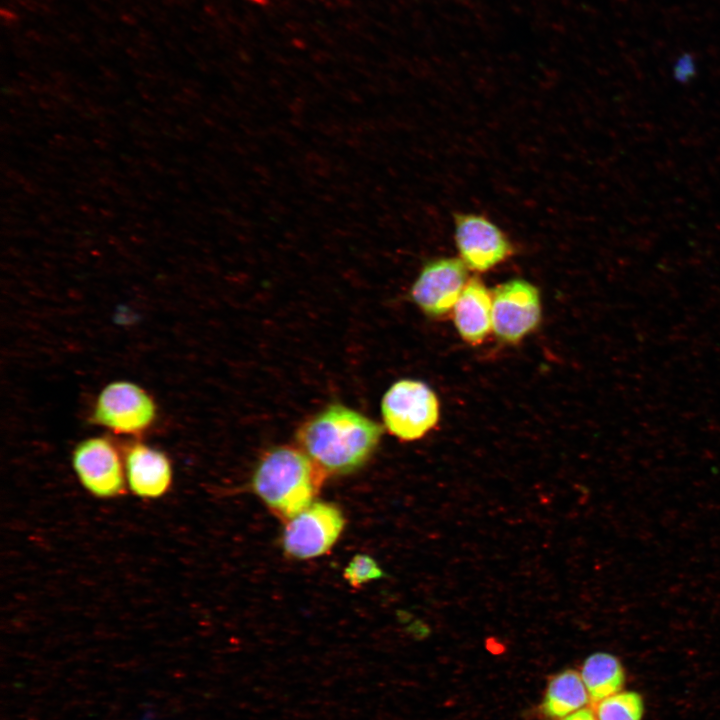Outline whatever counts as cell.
<instances>
[{
  "label": "cell",
  "mask_w": 720,
  "mask_h": 720,
  "mask_svg": "<svg viewBox=\"0 0 720 720\" xmlns=\"http://www.w3.org/2000/svg\"><path fill=\"white\" fill-rule=\"evenodd\" d=\"M383 429L361 412L332 403L297 429L298 447L326 476L346 475L364 466L376 451Z\"/></svg>",
  "instance_id": "6da1fadb"
},
{
  "label": "cell",
  "mask_w": 720,
  "mask_h": 720,
  "mask_svg": "<svg viewBox=\"0 0 720 720\" xmlns=\"http://www.w3.org/2000/svg\"><path fill=\"white\" fill-rule=\"evenodd\" d=\"M453 320L461 338L472 345L492 330V293L478 278L468 280L453 307Z\"/></svg>",
  "instance_id": "8fae6325"
},
{
  "label": "cell",
  "mask_w": 720,
  "mask_h": 720,
  "mask_svg": "<svg viewBox=\"0 0 720 720\" xmlns=\"http://www.w3.org/2000/svg\"><path fill=\"white\" fill-rule=\"evenodd\" d=\"M124 468L128 487L138 497L159 498L172 484L173 470L167 455L144 443L127 447Z\"/></svg>",
  "instance_id": "30bf717a"
},
{
  "label": "cell",
  "mask_w": 720,
  "mask_h": 720,
  "mask_svg": "<svg viewBox=\"0 0 720 720\" xmlns=\"http://www.w3.org/2000/svg\"><path fill=\"white\" fill-rule=\"evenodd\" d=\"M541 321L540 293L524 279H512L492 292V330L499 340L516 344Z\"/></svg>",
  "instance_id": "8992f818"
},
{
  "label": "cell",
  "mask_w": 720,
  "mask_h": 720,
  "mask_svg": "<svg viewBox=\"0 0 720 720\" xmlns=\"http://www.w3.org/2000/svg\"><path fill=\"white\" fill-rule=\"evenodd\" d=\"M692 68H693L692 62H691L688 58H687V59H681V60L679 61L678 65H677L676 72L681 71L682 69H684V70H683L681 73H679L678 75H679V78H680V79H681V78H684V77L686 78L687 76L689 77V75H690V73H691L690 71L692 70Z\"/></svg>",
  "instance_id": "e0dca14e"
},
{
  "label": "cell",
  "mask_w": 720,
  "mask_h": 720,
  "mask_svg": "<svg viewBox=\"0 0 720 720\" xmlns=\"http://www.w3.org/2000/svg\"><path fill=\"white\" fill-rule=\"evenodd\" d=\"M467 282L468 268L460 258H437L424 265L410 295L425 315L438 318L453 309Z\"/></svg>",
  "instance_id": "ba28073f"
},
{
  "label": "cell",
  "mask_w": 720,
  "mask_h": 720,
  "mask_svg": "<svg viewBox=\"0 0 720 720\" xmlns=\"http://www.w3.org/2000/svg\"><path fill=\"white\" fill-rule=\"evenodd\" d=\"M589 703L590 697L580 672L568 668L549 679L540 708L545 717L561 720Z\"/></svg>",
  "instance_id": "7c38bea8"
},
{
  "label": "cell",
  "mask_w": 720,
  "mask_h": 720,
  "mask_svg": "<svg viewBox=\"0 0 720 720\" xmlns=\"http://www.w3.org/2000/svg\"><path fill=\"white\" fill-rule=\"evenodd\" d=\"M383 574L377 562L365 554L354 556L344 569V578L353 587L379 579Z\"/></svg>",
  "instance_id": "9a60e30c"
},
{
  "label": "cell",
  "mask_w": 720,
  "mask_h": 720,
  "mask_svg": "<svg viewBox=\"0 0 720 720\" xmlns=\"http://www.w3.org/2000/svg\"><path fill=\"white\" fill-rule=\"evenodd\" d=\"M326 477L299 447L281 445L259 459L251 487L274 515L287 521L314 502Z\"/></svg>",
  "instance_id": "7a4b0ae2"
},
{
  "label": "cell",
  "mask_w": 720,
  "mask_h": 720,
  "mask_svg": "<svg viewBox=\"0 0 720 720\" xmlns=\"http://www.w3.org/2000/svg\"><path fill=\"white\" fill-rule=\"evenodd\" d=\"M598 720H642L644 701L636 691H619L593 704Z\"/></svg>",
  "instance_id": "5bb4252c"
},
{
  "label": "cell",
  "mask_w": 720,
  "mask_h": 720,
  "mask_svg": "<svg viewBox=\"0 0 720 720\" xmlns=\"http://www.w3.org/2000/svg\"><path fill=\"white\" fill-rule=\"evenodd\" d=\"M141 720H164L159 717L152 709L144 710Z\"/></svg>",
  "instance_id": "ac0fdd59"
},
{
  "label": "cell",
  "mask_w": 720,
  "mask_h": 720,
  "mask_svg": "<svg viewBox=\"0 0 720 720\" xmlns=\"http://www.w3.org/2000/svg\"><path fill=\"white\" fill-rule=\"evenodd\" d=\"M345 526L342 511L334 504L314 501L286 521L281 546L291 558L306 560L328 552Z\"/></svg>",
  "instance_id": "5b68a950"
},
{
  "label": "cell",
  "mask_w": 720,
  "mask_h": 720,
  "mask_svg": "<svg viewBox=\"0 0 720 720\" xmlns=\"http://www.w3.org/2000/svg\"><path fill=\"white\" fill-rule=\"evenodd\" d=\"M72 467L82 486L99 498H113L125 488V468L117 447L105 437L79 442L72 452Z\"/></svg>",
  "instance_id": "52a82bcc"
},
{
  "label": "cell",
  "mask_w": 720,
  "mask_h": 720,
  "mask_svg": "<svg viewBox=\"0 0 720 720\" xmlns=\"http://www.w3.org/2000/svg\"><path fill=\"white\" fill-rule=\"evenodd\" d=\"M561 720H598L593 708L585 707L575 711Z\"/></svg>",
  "instance_id": "2e32d148"
},
{
  "label": "cell",
  "mask_w": 720,
  "mask_h": 720,
  "mask_svg": "<svg viewBox=\"0 0 720 720\" xmlns=\"http://www.w3.org/2000/svg\"><path fill=\"white\" fill-rule=\"evenodd\" d=\"M454 236L460 259L469 270L488 271L512 253L511 244L503 232L481 215L456 214Z\"/></svg>",
  "instance_id": "9c48e42d"
},
{
  "label": "cell",
  "mask_w": 720,
  "mask_h": 720,
  "mask_svg": "<svg viewBox=\"0 0 720 720\" xmlns=\"http://www.w3.org/2000/svg\"><path fill=\"white\" fill-rule=\"evenodd\" d=\"M157 416L153 397L136 383L113 381L99 392L92 420L113 433L138 436L151 428Z\"/></svg>",
  "instance_id": "277c9868"
},
{
  "label": "cell",
  "mask_w": 720,
  "mask_h": 720,
  "mask_svg": "<svg viewBox=\"0 0 720 720\" xmlns=\"http://www.w3.org/2000/svg\"><path fill=\"white\" fill-rule=\"evenodd\" d=\"M381 414L390 434L403 441H414L421 439L437 424L439 401L424 382L401 379L385 392Z\"/></svg>",
  "instance_id": "3957f363"
},
{
  "label": "cell",
  "mask_w": 720,
  "mask_h": 720,
  "mask_svg": "<svg viewBox=\"0 0 720 720\" xmlns=\"http://www.w3.org/2000/svg\"><path fill=\"white\" fill-rule=\"evenodd\" d=\"M579 672L592 704L621 691L625 684L622 662L608 652L590 654L583 661Z\"/></svg>",
  "instance_id": "4fadbf2b"
}]
</instances>
